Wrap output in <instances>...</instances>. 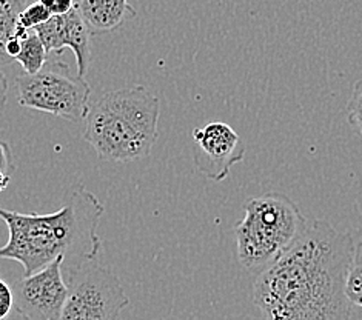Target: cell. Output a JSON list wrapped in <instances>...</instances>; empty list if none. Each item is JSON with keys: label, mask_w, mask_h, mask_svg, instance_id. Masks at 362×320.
<instances>
[{"label": "cell", "mask_w": 362, "mask_h": 320, "mask_svg": "<svg viewBox=\"0 0 362 320\" xmlns=\"http://www.w3.org/2000/svg\"><path fill=\"white\" fill-rule=\"evenodd\" d=\"M105 206L83 186L66 193L64 206L49 214H22L0 208L10 237L0 247V259L19 262L25 275L62 257L66 271L96 261L102 242L98 235L99 220ZM64 262V263H65Z\"/></svg>", "instance_id": "obj_2"}, {"label": "cell", "mask_w": 362, "mask_h": 320, "mask_svg": "<svg viewBox=\"0 0 362 320\" xmlns=\"http://www.w3.org/2000/svg\"><path fill=\"white\" fill-rule=\"evenodd\" d=\"M10 180H11V176H8V174H5V172L0 171V193H2L4 189L8 186Z\"/></svg>", "instance_id": "obj_21"}, {"label": "cell", "mask_w": 362, "mask_h": 320, "mask_svg": "<svg viewBox=\"0 0 362 320\" xmlns=\"http://www.w3.org/2000/svg\"><path fill=\"white\" fill-rule=\"evenodd\" d=\"M347 120L353 131L362 139V77L353 83L347 103Z\"/></svg>", "instance_id": "obj_15"}, {"label": "cell", "mask_w": 362, "mask_h": 320, "mask_svg": "<svg viewBox=\"0 0 362 320\" xmlns=\"http://www.w3.org/2000/svg\"><path fill=\"white\" fill-rule=\"evenodd\" d=\"M21 49H22V40L21 39H17L16 36H11L10 39H8L6 45H5V51H6L8 57H11L14 60L17 56H19Z\"/></svg>", "instance_id": "obj_19"}, {"label": "cell", "mask_w": 362, "mask_h": 320, "mask_svg": "<svg viewBox=\"0 0 362 320\" xmlns=\"http://www.w3.org/2000/svg\"><path fill=\"white\" fill-rule=\"evenodd\" d=\"M353 248L350 232L324 219L310 223L287 256L257 274L253 302L264 320H350L346 282Z\"/></svg>", "instance_id": "obj_1"}, {"label": "cell", "mask_w": 362, "mask_h": 320, "mask_svg": "<svg viewBox=\"0 0 362 320\" xmlns=\"http://www.w3.org/2000/svg\"><path fill=\"white\" fill-rule=\"evenodd\" d=\"M16 62H19L23 74L34 76L44 70V66L48 62V51L36 31H31L30 36L22 42V49L17 56Z\"/></svg>", "instance_id": "obj_11"}, {"label": "cell", "mask_w": 362, "mask_h": 320, "mask_svg": "<svg viewBox=\"0 0 362 320\" xmlns=\"http://www.w3.org/2000/svg\"><path fill=\"white\" fill-rule=\"evenodd\" d=\"M159 99L142 85L107 93L90 107L83 139L102 162L148 158L158 141Z\"/></svg>", "instance_id": "obj_3"}, {"label": "cell", "mask_w": 362, "mask_h": 320, "mask_svg": "<svg viewBox=\"0 0 362 320\" xmlns=\"http://www.w3.org/2000/svg\"><path fill=\"white\" fill-rule=\"evenodd\" d=\"M66 283L68 297L59 320H119L130 304L117 275L94 262L68 273Z\"/></svg>", "instance_id": "obj_6"}, {"label": "cell", "mask_w": 362, "mask_h": 320, "mask_svg": "<svg viewBox=\"0 0 362 320\" xmlns=\"http://www.w3.org/2000/svg\"><path fill=\"white\" fill-rule=\"evenodd\" d=\"M37 2L44 5L51 16H64L71 13L77 6V0H28V4Z\"/></svg>", "instance_id": "obj_17"}, {"label": "cell", "mask_w": 362, "mask_h": 320, "mask_svg": "<svg viewBox=\"0 0 362 320\" xmlns=\"http://www.w3.org/2000/svg\"><path fill=\"white\" fill-rule=\"evenodd\" d=\"M6 96H8V81L5 74L0 71V109L5 107Z\"/></svg>", "instance_id": "obj_20"}, {"label": "cell", "mask_w": 362, "mask_h": 320, "mask_svg": "<svg viewBox=\"0 0 362 320\" xmlns=\"http://www.w3.org/2000/svg\"><path fill=\"white\" fill-rule=\"evenodd\" d=\"M0 171L5 172V174H8V176H11L14 171L11 148H10V145L4 141H0Z\"/></svg>", "instance_id": "obj_18"}, {"label": "cell", "mask_w": 362, "mask_h": 320, "mask_svg": "<svg viewBox=\"0 0 362 320\" xmlns=\"http://www.w3.org/2000/svg\"><path fill=\"white\" fill-rule=\"evenodd\" d=\"M4 320H27V319H25V316H23L22 313H19V311H17V309L14 308L13 313H11L10 316H8L6 319H4Z\"/></svg>", "instance_id": "obj_22"}, {"label": "cell", "mask_w": 362, "mask_h": 320, "mask_svg": "<svg viewBox=\"0 0 362 320\" xmlns=\"http://www.w3.org/2000/svg\"><path fill=\"white\" fill-rule=\"evenodd\" d=\"M347 297L351 305L362 308V240L353 248L351 261L347 271L346 282Z\"/></svg>", "instance_id": "obj_13"}, {"label": "cell", "mask_w": 362, "mask_h": 320, "mask_svg": "<svg viewBox=\"0 0 362 320\" xmlns=\"http://www.w3.org/2000/svg\"><path fill=\"white\" fill-rule=\"evenodd\" d=\"M23 10V0H0V66L10 65L14 60L8 57L5 45L13 36L17 17Z\"/></svg>", "instance_id": "obj_12"}, {"label": "cell", "mask_w": 362, "mask_h": 320, "mask_svg": "<svg viewBox=\"0 0 362 320\" xmlns=\"http://www.w3.org/2000/svg\"><path fill=\"white\" fill-rule=\"evenodd\" d=\"M245 143L228 124H205L193 131V160L196 171L213 182L226 180L230 170L245 158Z\"/></svg>", "instance_id": "obj_7"}, {"label": "cell", "mask_w": 362, "mask_h": 320, "mask_svg": "<svg viewBox=\"0 0 362 320\" xmlns=\"http://www.w3.org/2000/svg\"><path fill=\"white\" fill-rule=\"evenodd\" d=\"M245 215L235 227L239 263L262 273L287 256L310 228L299 206L282 193H265L248 198Z\"/></svg>", "instance_id": "obj_4"}, {"label": "cell", "mask_w": 362, "mask_h": 320, "mask_svg": "<svg viewBox=\"0 0 362 320\" xmlns=\"http://www.w3.org/2000/svg\"><path fill=\"white\" fill-rule=\"evenodd\" d=\"M64 259L42 268L25 278L14 291L16 309L27 320H59L68 297V283L64 280Z\"/></svg>", "instance_id": "obj_8"}, {"label": "cell", "mask_w": 362, "mask_h": 320, "mask_svg": "<svg viewBox=\"0 0 362 320\" xmlns=\"http://www.w3.org/2000/svg\"><path fill=\"white\" fill-rule=\"evenodd\" d=\"M16 308L14 291L4 279H0V320L6 319Z\"/></svg>", "instance_id": "obj_16"}, {"label": "cell", "mask_w": 362, "mask_h": 320, "mask_svg": "<svg viewBox=\"0 0 362 320\" xmlns=\"http://www.w3.org/2000/svg\"><path fill=\"white\" fill-rule=\"evenodd\" d=\"M76 8L91 36L115 31L136 17V10L128 0H77Z\"/></svg>", "instance_id": "obj_10"}, {"label": "cell", "mask_w": 362, "mask_h": 320, "mask_svg": "<svg viewBox=\"0 0 362 320\" xmlns=\"http://www.w3.org/2000/svg\"><path fill=\"white\" fill-rule=\"evenodd\" d=\"M48 53L60 54L64 48H70L76 57L77 74L85 77L91 59V32L77 8L64 16H53L51 19L34 30Z\"/></svg>", "instance_id": "obj_9"}, {"label": "cell", "mask_w": 362, "mask_h": 320, "mask_svg": "<svg viewBox=\"0 0 362 320\" xmlns=\"http://www.w3.org/2000/svg\"><path fill=\"white\" fill-rule=\"evenodd\" d=\"M51 13L44 5L37 2H31L27 6H23L19 17H17V25H21L25 30H36L42 25H45L51 19Z\"/></svg>", "instance_id": "obj_14"}, {"label": "cell", "mask_w": 362, "mask_h": 320, "mask_svg": "<svg viewBox=\"0 0 362 320\" xmlns=\"http://www.w3.org/2000/svg\"><path fill=\"white\" fill-rule=\"evenodd\" d=\"M16 83L17 100L23 108L48 112L70 122L88 116L91 86L64 62L48 60L40 73L22 74Z\"/></svg>", "instance_id": "obj_5"}]
</instances>
